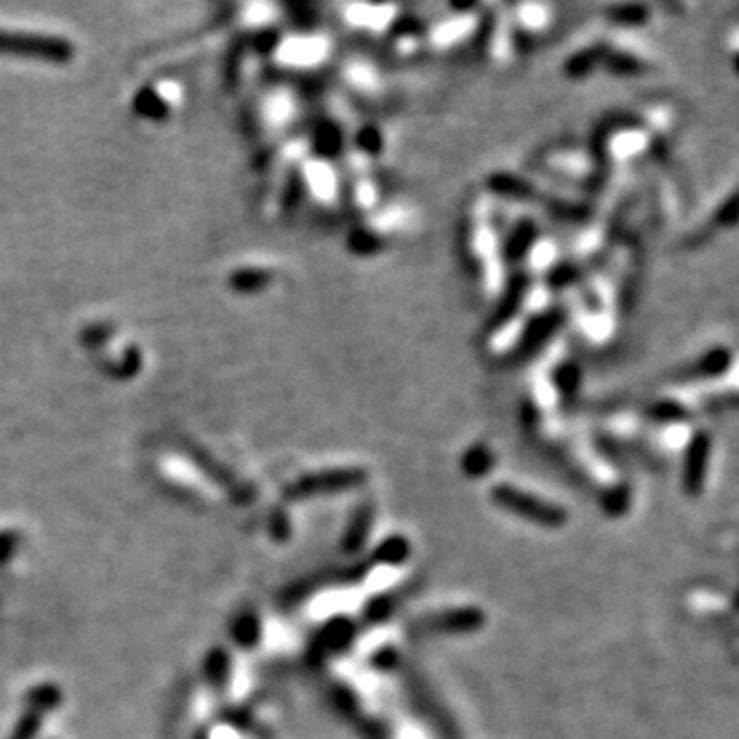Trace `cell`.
<instances>
[{
  "label": "cell",
  "instance_id": "cell-1",
  "mask_svg": "<svg viewBox=\"0 0 739 739\" xmlns=\"http://www.w3.org/2000/svg\"><path fill=\"white\" fill-rule=\"evenodd\" d=\"M462 252L476 290L486 302L498 304L510 283V264L505 259L498 211L488 194H476L464 213Z\"/></svg>",
  "mask_w": 739,
  "mask_h": 739
},
{
  "label": "cell",
  "instance_id": "cell-2",
  "mask_svg": "<svg viewBox=\"0 0 739 739\" xmlns=\"http://www.w3.org/2000/svg\"><path fill=\"white\" fill-rule=\"evenodd\" d=\"M620 302L618 287L606 276V271L586 273L584 278L570 283L567 316L584 340L603 345L618 326Z\"/></svg>",
  "mask_w": 739,
  "mask_h": 739
},
{
  "label": "cell",
  "instance_id": "cell-3",
  "mask_svg": "<svg viewBox=\"0 0 739 739\" xmlns=\"http://www.w3.org/2000/svg\"><path fill=\"white\" fill-rule=\"evenodd\" d=\"M658 149L656 139L639 118H615L603 122L594 154L603 170L627 173Z\"/></svg>",
  "mask_w": 739,
  "mask_h": 739
},
{
  "label": "cell",
  "instance_id": "cell-4",
  "mask_svg": "<svg viewBox=\"0 0 739 739\" xmlns=\"http://www.w3.org/2000/svg\"><path fill=\"white\" fill-rule=\"evenodd\" d=\"M333 56V39L319 29H299V32L285 34L273 46V60L280 70L299 77L321 72L331 63Z\"/></svg>",
  "mask_w": 739,
  "mask_h": 739
},
{
  "label": "cell",
  "instance_id": "cell-5",
  "mask_svg": "<svg viewBox=\"0 0 739 739\" xmlns=\"http://www.w3.org/2000/svg\"><path fill=\"white\" fill-rule=\"evenodd\" d=\"M536 168L543 175L553 177L558 185L572 189L596 187L603 180V175H606L594 151L572 144L553 146V149L543 151L539 161H536Z\"/></svg>",
  "mask_w": 739,
  "mask_h": 739
},
{
  "label": "cell",
  "instance_id": "cell-6",
  "mask_svg": "<svg viewBox=\"0 0 739 739\" xmlns=\"http://www.w3.org/2000/svg\"><path fill=\"white\" fill-rule=\"evenodd\" d=\"M297 192L299 199H307L321 213H340L345 204V187L342 173L335 161L309 154L297 168Z\"/></svg>",
  "mask_w": 739,
  "mask_h": 739
},
{
  "label": "cell",
  "instance_id": "cell-7",
  "mask_svg": "<svg viewBox=\"0 0 739 739\" xmlns=\"http://www.w3.org/2000/svg\"><path fill=\"white\" fill-rule=\"evenodd\" d=\"M491 500L500 510L512 512V515L527 519L543 529H560L567 524V510L563 505L546 500L539 493L517 484H496L491 488Z\"/></svg>",
  "mask_w": 739,
  "mask_h": 739
},
{
  "label": "cell",
  "instance_id": "cell-8",
  "mask_svg": "<svg viewBox=\"0 0 739 739\" xmlns=\"http://www.w3.org/2000/svg\"><path fill=\"white\" fill-rule=\"evenodd\" d=\"M412 225V216L405 206H386L376 209L350 232V249L354 254L386 252L398 237L405 235Z\"/></svg>",
  "mask_w": 739,
  "mask_h": 739
},
{
  "label": "cell",
  "instance_id": "cell-9",
  "mask_svg": "<svg viewBox=\"0 0 739 739\" xmlns=\"http://www.w3.org/2000/svg\"><path fill=\"white\" fill-rule=\"evenodd\" d=\"M481 24H484V15L481 8H462V5H453L445 15L436 17L429 27H424L426 48L433 53H450L462 48L464 44L479 36Z\"/></svg>",
  "mask_w": 739,
  "mask_h": 739
},
{
  "label": "cell",
  "instance_id": "cell-10",
  "mask_svg": "<svg viewBox=\"0 0 739 739\" xmlns=\"http://www.w3.org/2000/svg\"><path fill=\"white\" fill-rule=\"evenodd\" d=\"M340 22L354 36L386 41L400 22V10L395 5H340Z\"/></svg>",
  "mask_w": 739,
  "mask_h": 739
},
{
  "label": "cell",
  "instance_id": "cell-11",
  "mask_svg": "<svg viewBox=\"0 0 739 739\" xmlns=\"http://www.w3.org/2000/svg\"><path fill=\"white\" fill-rule=\"evenodd\" d=\"M340 82L354 99L364 103H381L388 99V79L381 67L371 60L350 56L340 63Z\"/></svg>",
  "mask_w": 739,
  "mask_h": 739
},
{
  "label": "cell",
  "instance_id": "cell-12",
  "mask_svg": "<svg viewBox=\"0 0 739 739\" xmlns=\"http://www.w3.org/2000/svg\"><path fill=\"white\" fill-rule=\"evenodd\" d=\"M479 36H484L481 46H484L486 58L496 67L512 65V60L522 51L508 8H493V15L484 17Z\"/></svg>",
  "mask_w": 739,
  "mask_h": 739
},
{
  "label": "cell",
  "instance_id": "cell-13",
  "mask_svg": "<svg viewBox=\"0 0 739 739\" xmlns=\"http://www.w3.org/2000/svg\"><path fill=\"white\" fill-rule=\"evenodd\" d=\"M264 96V125L268 132H273V137L278 134L285 137L297 125V120H302V99L287 84H278Z\"/></svg>",
  "mask_w": 739,
  "mask_h": 739
},
{
  "label": "cell",
  "instance_id": "cell-14",
  "mask_svg": "<svg viewBox=\"0 0 739 739\" xmlns=\"http://www.w3.org/2000/svg\"><path fill=\"white\" fill-rule=\"evenodd\" d=\"M366 481V472L362 467H326L316 472L304 474L297 481L292 493L295 496H316V493H335L357 488Z\"/></svg>",
  "mask_w": 739,
  "mask_h": 739
},
{
  "label": "cell",
  "instance_id": "cell-15",
  "mask_svg": "<svg viewBox=\"0 0 739 739\" xmlns=\"http://www.w3.org/2000/svg\"><path fill=\"white\" fill-rule=\"evenodd\" d=\"M711 455H713V441L706 431L696 429L692 441L687 443L684 448L682 460H684V469H682V486L687 491V496H699L704 493L706 488V479H708V469H711Z\"/></svg>",
  "mask_w": 739,
  "mask_h": 739
},
{
  "label": "cell",
  "instance_id": "cell-16",
  "mask_svg": "<svg viewBox=\"0 0 739 739\" xmlns=\"http://www.w3.org/2000/svg\"><path fill=\"white\" fill-rule=\"evenodd\" d=\"M603 44V67L615 75H641L651 67V56L644 46L634 44L625 36L601 41Z\"/></svg>",
  "mask_w": 739,
  "mask_h": 739
},
{
  "label": "cell",
  "instance_id": "cell-17",
  "mask_svg": "<svg viewBox=\"0 0 739 739\" xmlns=\"http://www.w3.org/2000/svg\"><path fill=\"white\" fill-rule=\"evenodd\" d=\"M508 10H510L512 27H515V34L519 39V46L541 41L543 36L551 32V27L555 22V10L551 8V5L522 3V5H512V8Z\"/></svg>",
  "mask_w": 739,
  "mask_h": 739
},
{
  "label": "cell",
  "instance_id": "cell-18",
  "mask_svg": "<svg viewBox=\"0 0 739 739\" xmlns=\"http://www.w3.org/2000/svg\"><path fill=\"white\" fill-rule=\"evenodd\" d=\"M0 53H24L44 60H67L72 56V46L65 41L48 39V36L20 34V32H0Z\"/></svg>",
  "mask_w": 739,
  "mask_h": 739
},
{
  "label": "cell",
  "instance_id": "cell-19",
  "mask_svg": "<svg viewBox=\"0 0 739 739\" xmlns=\"http://www.w3.org/2000/svg\"><path fill=\"white\" fill-rule=\"evenodd\" d=\"M486 615L484 610L479 608H455V610H445V613L436 615V618L424 620L421 625L429 632H438V634H469L476 632L479 627H484Z\"/></svg>",
  "mask_w": 739,
  "mask_h": 739
},
{
  "label": "cell",
  "instance_id": "cell-20",
  "mask_svg": "<svg viewBox=\"0 0 739 739\" xmlns=\"http://www.w3.org/2000/svg\"><path fill=\"white\" fill-rule=\"evenodd\" d=\"M386 41L390 46V53L402 60H414L426 51L424 27L421 24H402L400 20Z\"/></svg>",
  "mask_w": 739,
  "mask_h": 739
},
{
  "label": "cell",
  "instance_id": "cell-21",
  "mask_svg": "<svg viewBox=\"0 0 739 739\" xmlns=\"http://www.w3.org/2000/svg\"><path fill=\"white\" fill-rule=\"evenodd\" d=\"M409 551H412V546H409V541L405 539V536L393 534L378 543V548L374 551V560L378 565L398 567L409 558Z\"/></svg>",
  "mask_w": 739,
  "mask_h": 739
},
{
  "label": "cell",
  "instance_id": "cell-22",
  "mask_svg": "<svg viewBox=\"0 0 739 739\" xmlns=\"http://www.w3.org/2000/svg\"><path fill=\"white\" fill-rule=\"evenodd\" d=\"M371 524H374V510H371L369 505H364V508L357 510V515H354L350 529H347V536H345V551L347 553L362 551L364 543H366V536H369V531H371Z\"/></svg>",
  "mask_w": 739,
  "mask_h": 739
},
{
  "label": "cell",
  "instance_id": "cell-23",
  "mask_svg": "<svg viewBox=\"0 0 739 739\" xmlns=\"http://www.w3.org/2000/svg\"><path fill=\"white\" fill-rule=\"evenodd\" d=\"M464 472L472 474V476H484L488 469L493 467V453L486 448V445H474V448L467 450L464 455Z\"/></svg>",
  "mask_w": 739,
  "mask_h": 739
},
{
  "label": "cell",
  "instance_id": "cell-24",
  "mask_svg": "<svg viewBox=\"0 0 739 739\" xmlns=\"http://www.w3.org/2000/svg\"><path fill=\"white\" fill-rule=\"evenodd\" d=\"M352 632H354V629H352L350 622L335 620L326 629H323L321 641L328 646V649H340L342 644H347V641L352 639Z\"/></svg>",
  "mask_w": 739,
  "mask_h": 739
},
{
  "label": "cell",
  "instance_id": "cell-25",
  "mask_svg": "<svg viewBox=\"0 0 739 739\" xmlns=\"http://www.w3.org/2000/svg\"><path fill=\"white\" fill-rule=\"evenodd\" d=\"M615 22L620 27H634V24H644L646 17H649V10L641 8V5H627V8H615Z\"/></svg>",
  "mask_w": 739,
  "mask_h": 739
},
{
  "label": "cell",
  "instance_id": "cell-26",
  "mask_svg": "<svg viewBox=\"0 0 739 739\" xmlns=\"http://www.w3.org/2000/svg\"><path fill=\"white\" fill-rule=\"evenodd\" d=\"M256 637H259V622H256L254 615H247V618H242L240 627H237V639L242 644H252Z\"/></svg>",
  "mask_w": 739,
  "mask_h": 739
}]
</instances>
